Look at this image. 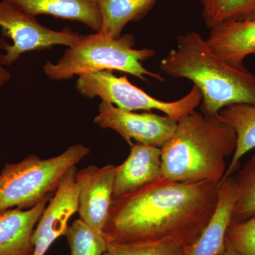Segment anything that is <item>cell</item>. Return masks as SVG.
Masks as SVG:
<instances>
[{"label":"cell","mask_w":255,"mask_h":255,"mask_svg":"<svg viewBox=\"0 0 255 255\" xmlns=\"http://www.w3.org/2000/svg\"><path fill=\"white\" fill-rule=\"evenodd\" d=\"M158 0H97L102 16L101 33L119 38L130 21L142 19Z\"/></svg>","instance_id":"obj_17"},{"label":"cell","mask_w":255,"mask_h":255,"mask_svg":"<svg viewBox=\"0 0 255 255\" xmlns=\"http://www.w3.org/2000/svg\"><path fill=\"white\" fill-rule=\"evenodd\" d=\"M117 166L102 167L89 165L77 171L80 219L96 232L104 235L112 204L114 182Z\"/></svg>","instance_id":"obj_9"},{"label":"cell","mask_w":255,"mask_h":255,"mask_svg":"<svg viewBox=\"0 0 255 255\" xmlns=\"http://www.w3.org/2000/svg\"><path fill=\"white\" fill-rule=\"evenodd\" d=\"M0 28L3 36L9 37L11 44L1 42L4 54L0 55V65L9 66L21 55L33 50L63 45L71 46L82 36L69 29L55 31L43 26L35 16L23 12L6 0L0 1Z\"/></svg>","instance_id":"obj_7"},{"label":"cell","mask_w":255,"mask_h":255,"mask_svg":"<svg viewBox=\"0 0 255 255\" xmlns=\"http://www.w3.org/2000/svg\"><path fill=\"white\" fill-rule=\"evenodd\" d=\"M236 143L234 130L219 115L194 111L178 121L173 135L161 148L162 177L219 183Z\"/></svg>","instance_id":"obj_3"},{"label":"cell","mask_w":255,"mask_h":255,"mask_svg":"<svg viewBox=\"0 0 255 255\" xmlns=\"http://www.w3.org/2000/svg\"><path fill=\"white\" fill-rule=\"evenodd\" d=\"M9 70L0 65V88H1L11 78Z\"/></svg>","instance_id":"obj_23"},{"label":"cell","mask_w":255,"mask_h":255,"mask_svg":"<svg viewBox=\"0 0 255 255\" xmlns=\"http://www.w3.org/2000/svg\"><path fill=\"white\" fill-rule=\"evenodd\" d=\"M159 66L169 76L191 80L200 90L202 113L218 115L225 107L238 104L255 106V75L245 67L226 63L197 32L179 35L177 48Z\"/></svg>","instance_id":"obj_2"},{"label":"cell","mask_w":255,"mask_h":255,"mask_svg":"<svg viewBox=\"0 0 255 255\" xmlns=\"http://www.w3.org/2000/svg\"><path fill=\"white\" fill-rule=\"evenodd\" d=\"M218 115L232 128L237 137L236 150L223 177H231L239 169L241 157L255 148V106L230 105L220 111Z\"/></svg>","instance_id":"obj_16"},{"label":"cell","mask_w":255,"mask_h":255,"mask_svg":"<svg viewBox=\"0 0 255 255\" xmlns=\"http://www.w3.org/2000/svg\"><path fill=\"white\" fill-rule=\"evenodd\" d=\"M76 166L69 169L38 220L32 243L34 255H45L50 246L68 229V221L78 211Z\"/></svg>","instance_id":"obj_10"},{"label":"cell","mask_w":255,"mask_h":255,"mask_svg":"<svg viewBox=\"0 0 255 255\" xmlns=\"http://www.w3.org/2000/svg\"><path fill=\"white\" fill-rule=\"evenodd\" d=\"M23 12L36 17L50 15L86 25L93 31L102 28V16L97 0H6Z\"/></svg>","instance_id":"obj_15"},{"label":"cell","mask_w":255,"mask_h":255,"mask_svg":"<svg viewBox=\"0 0 255 255\" xmlns=\"http://www.w3.org/2000/svg\"><path fill=\"white\" fill-rule=\"evenodd\" d=\"M76 89L84 97H100L122 110H157L177 122L195 111L202 101L200 90L194 85L180 100L174 102L157 100L132 85L127 77H117L110 70L82 74L78 76Z\"/></svg>","instance_id":"obj_6"},{"label":"cell","mask_w":255,"mask_h":255,"mask_svg":"<svg viewBox=\"0 0 255 255\" xmlns=\"http://www.w3.org/2000/svg\"><path fill=\"white\" fill-rule=\"evenodd\" d=\"M221 255H238V253H236V252L233 251L232 248H231V247L228 246L227 243H226V250H225V251L223 252L222 254H221Z\"/></svg>","instance_id":"obj_24"},{"label":"cell","mask_w":255,"mask_h":255,"mask_svg":"<svg viewBox=\"0 0 255 255\" xmlns=\"http://www.w3.org/2000/svg\"><path fill=\"white\" fill-rule=\"evenodd\" d=\"M189 248L172 241L119 243L107 242L104 255H186Z\"/></svg>","instance_id":"obj_21"},{"label":"cell","mask_w":255,"mask_h":255,"mask_svg":"<svg viewBox=\"0 0 255 255\" xmlns=\"http://www.w3.org/2000/svg\"><path fill=\"white\" fill-rule=\"evenodd\" d=\"M236 187V203L233 222L255 217V154L233 176Z\"/></svg>","instance_id":"obj_19"},{"label":"cell","mask_w":255,"mask_h":255,"mask_svg":"<svg viewBox=\"0 0 255 255\" xmlns=\"http://www.w3.org/2000/svg\"><path fill=\"white\" fill-rule=\"evenodd\" d=\"M50 199L31 209L15 208L0 213V255H33L32 236Z\"/></svg>","instance_id":"obj_13"},{"label":"cell","mask_w":255,"mask_h":255,"mask_svg":"<svg viewBox=\"0 0 255 255\" xmlns=\"http://www.w3.org/2000/svg\"><path fill=\"white\" fill-rule=\"evenodd\" d=\"M208 45L220 58L236 68H244L243 62L255 53V19L231 21L211 28Z\"/></svg>","instance_id":"obj_14"},{"label":"cell","mask_w":255,"mask_h":255,"mask_svg":"<svg viewBox=\"0 0 255 255\" xmlns=\"http://www.w3.org/2000/svg\"><path fill=\"white\" fill-rule=\"evenodd\" d=\"M226 243L239 255H255V217L231 223Z\"/></svg>","instance_id":"obj_22"},{"label":"cell","mask_w":255,"mask_h":255,"mask_svg":"<svg viewBox=\"0 0 255 255\" xmlns=\"http://www.w3.org/2000/svg\"><path fill=\"white\" fill-rule=\"evenodd\" d=\"M134 43L132 35L113 38L97 32L95 34L82 36L81 39L68 47L58 63L48 62L43 70L52 80H69L82 74L117 70L143 81H147L150 77L163 82L164 79L160 74L149 71L142 65L155 55V50L135 49Z\"/></svg>","instance_id":"obj_4"},{"label":"cell","mask_w":255,"mask_h":255,"mask_svg":"<svg viewBox=\"0 0 255 255\" xmlns=\"http://www.w3.org/2000/svg\"><path fill=\"white\" fill-rule=\"evenodd\" d=\"M218 184L163 177L112 200L104 229L107 242L172 241L190 248L217 206Z\"/></svg>","instance_id":"obj_1"},{"label":"cell","mask_w":255,"mask_h":255,"mask_svg":"<svg viewBox=\"0 0 255 255\" xmlns=\"http://www.w3.org/2000/svg\"><path fill=\"white\" fill-rule=\"evenodd\" d=\"M64 236L70 247V255H104L107 251L104 235L96 232L82 219L74 221Z\"/></svg>","instance_id":"obj_20"},{"label":"cell","mask_w":255,"mask_h":255,"mask_svg":"<svg viewBox=\"0 0 255 255\" xmlns=\"http://www.w3.org/2000/svg\"><path fill=\"white\" fill-rule=\"evenodd\" d=\"M236 193L233 176L218 184L217 206L205 228L186 255H221L226 248V236L232 223Z\"/></svg>","instance_id":"obj_12"},{"label":"cell","mask_w":255,"mask_h":255,"mask_svg":"<svg viewBox=\"0 0 255 255\" xmlns=\"http://www.w3.org/2000/svg\"><path fill=\"white\" fill-rule=\"evenodd\" d=\"M162 177V149L133 143L127 159L117 167L112 199H115Z\"/></svg>","instance_id":"obj_11"},{"label":"cell","mask_w":255,"mask_h":255,"mask_svg":"<svg viewBox=\"0 0 255 255\" xmlns=\"http://www.w3.org/2000/svg\"><path fill=\"white\" fill-rule=\"evenodd\" d=\"M94 122L102 128L112 129L131 146L136 143L162 148L173 135L177 122L168 116L152 112L135 113L122 110L110 102L102 101L99 114Z\"/></svg>","instance_id":"obj_8"},{"label":"cell","mask_w":255,"mask_h":255,"mask_svg":"<svg viewBox=\"0 0 255 255\" xmlns=\"http://www.w3.org/2000/svg\"><path fill=\"white\" fill-rule=\"evenodd\" d=\"M90 152L86 146L76 144L50 158L31 155L16 163L5 164L0 172V213L14 207L31 209L51 199L69 169Z\"/></svg>","instance_id":"obj_5"},{"label":"cell","mask_w":255,"mask_h":255,"mask_svg":"<svg viewBox=\"0 0 255 255\" xmlns=\"http://www.w3.org/2000/svg\"><path fill=\"white\" fill-rule=\"evenodd\" d=\"M202 16L211 29L223 23L255 19V0H201Z\"/></svg>","instance_id":"obj_18"}]
</instances>
